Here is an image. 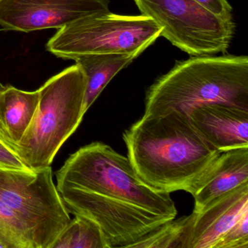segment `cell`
<instances>
[{"mask_svg": "<svg viewBox=\"0 0 248 248\" xmlns=\"http://www.w3.org/2000/svg\"><path fill=\"white\" fill-rule=\"evenodd\" d=\"M56 176L68 211L96 223L108 248H130L178 214L170 194L145 184L127 156L102 142L71 155Z\"/></svg>", "mask_w": 248, "mask_h": 248, "instance_id": "6da1fadb", "label": "cell"}, {"mask_svg": "<svg viewBox=\"0 0 248 248\" xmlns=\"http://www.w3.org/2000/svg\"><path fill=\"white\" fill-rule=\"evenodd\" d=\"M123 138L135 172L159 192H189L221 153L181 111L143 114Z\"/></svg>", "mask_w": 248, "mask_h": 248, "instance_id": "7a4b0ae2", "label": "cell"}, {"mask_svg": "<svg viewBox=\"0 0 248 248\" xmlns=\"http://www.w3.org/2000/svg\"><path fill=\"white\" fill-rule=\"evenodd\" d=\"M223 102L248 109L247 56H191L180 61L146 93L144 115L191 109Z\"/></svg>", "mask_w": 248, "mask_h": 248, "instance_id": "3957f363", "label": "cell"}, {"mask_svg": "<svg viewBox=\"0 0 248 248\" xmlns=\"http://www.w3.org/2000/svg\"><path fill=\"white\" fill-rule=\"evenodd\" d=\"M87 78L75 64L49 79L40 91L34 118L21 140L11 146L33 171L50 166L56 154L76 131L85 114Z\"/></svg>", "mask_w": 248, "mask_h": 248, "instance_id": "277c9868", "label": "cell"}, {"mask_svg": "<svg viewBox=\"0 0 248 248\" xmlns=\"http://www.w3.org/2000/svg\"><path fill=\"white\" fill-rule=\"evenodd\" d=\"M161 31L144 16L117 15L109 11L60 29L47 42L46 49L65 60L83 55L143 53L161 37Z\"/></svg>", "mask_w": 248, "mask_h": 248, "instance_id": "5b68a950", "label": "cell"}, {"mask_svg": "<svg viewBox=\"0 0 248 248\" xmlns=\"http://www.w3.org/2000/svg\"><path fill=\"white\" fill-rule=\"evenodd\" d=\"M141 15L162 29L161 37L191 56H216L230 47L233 18L223 19L194 0H133Z\"/></svg>", "mask_w": 248, "mask_h": 248, "instance_id": "8992f818", "label": "cell"}, {"mask_svg": "<svg viewBox=\"0 0 248 248\" xmlns=\"http://www.w3.org/2000/svg\"><path fill=\"white\" fill-rule=\"evenodd\" d=\"M0 200L32 231L40 248H50L71 220L50 166L37 171L0 168Z\"/></svg>", "mask_w": 248, "mask_h": 248, "instance_id": "52a82bcc", "label": "cell"}, {"mask_svg": "<svg viewBox=\"0 0 248 248\" xmlns=\"http://www.w3.org/2000/svg\"><path fill=\"white\" fill-rule=\"evenodd\" d=\"M109 11V0H0V27L26 33L60 30Z\"/></svg>", "mask_w": 248, "mask_h": 248, "instance_id": "ba28073f", "label": "cell"}, {"mask_svg": "<svg viewBox=\"0 0 248 248\" xmlns=\"http://www.w3.org/2000/svg\"><path fill=\"white\" fill-rule=\"evenodd\" d=\"M188 118L200 136L220 152L248 147V109L223 102L191 110Z\"/></svg>", "mask_w": 248, "mask_h": 248, "instance_id": "9c48e42d", "label": "cell"}, {"mask_svg": "<svg viewBox=\"0 0 248 248\" xmlns=\"http://www.w3.org/2000/svg\"><path fill=\"white\" fill-rule=\"evenodd\" d=\"M248 212V183L217 197L194 213L191 248H214L232 225Z\"/></svg>", "mask_w": 248, "mask_h": 248, "instance_id": "30bf717a", "label": "cell"}, {"mask_svg": "<svg viewBox=\"0 0 248 248\" xmlns=\"http://www.w3.org/2000/svg\"><path fill=\"white\" fill-rule=\"evenodd\" d=\"M248 183V147L221 152L189 194L198 213L217 197Z\"/></svg>", "mask_w": 248, "mask_h": 248, "instance_id": "8fae6325", "label": "cell"}, {"mask_svg": "<svg viewBox=\"0 0 248 248\" xmlns=\"http://www.w3.org/2000/svg\"><path fill=\"white\" fill-rule=\"evenodd\" d=\"M40 101V91L0 86V134L11 146L28 130Z\"/></svg>", "mask_w": 248, "mask_h": 248, "instance_id": "7c38bea8", "label": "cell"}, {"mask_svg": "<svg viewBox=\"0 0 248 248\" xmlns=\"http://www.w3.org/2000/svg\"><path fill=\"white\" fill-rule=\"evenodd\" d=\"M142 53L137 51L131 53L83 55L73 59L86 75L87 87L84 101L85 113L110 81Z\"/></svg>", "mask_w": 248, "mask_h": 248, "instance_id": "4fadbf2b", "label": "cell"}, {"mask_svg": "<svg viewBox=\"0 0 248 248\" xmlns=\"http://www.w3.org/2000/svg\"><path fill=\"white\" fill-rule=\"evenodd\" d=\"M194 213L164 223L131 248H191Z\"/></svg>", "mask_w": 248, "mask_h": 248, "instance_id": "5bb4252c", "label": "cell"}, {"mask_svg": "<svg viewBox=\"0 0 248 248\" xmlns=\"http://www.w3.org/2000/svg\"><path fill=\"white\" fill-rule=\"evenodd\" d=\"M50 248H108L99 226L80 215H74Z\"/></svg>", "mask_w": 248, "mask_h": 248, "instance_id": "9a60e30c", "label": "cell"}, {"mask_svg": "<svg viewBox=\"0 0 248 248\" xmlns=\"http://www.w3.org/2000/svg\"><path fill=\"white\" fill-rule=\"evenodd\" d=\"M0 243L5 248H40L32 231L1 200Z\"/></svg>", "mask_w": 248, "mask_h": 248, "instance_id": "2e32d148", "label": "cell"}, {"mask_svg": "<svg viewBox=\"0 0 248 248\" xmlns=\"http://www.w3.org/2000/svg\"><path fill=\"white\" fill-rule=\"evenodd\" d=\"M214 248H248V212L231 226Z\"/></svg>", "mask_w": 248, "mask_h": 248, "instance_id": "e0dca14e", "label": "cell"}, {"mask_svg": "<svg viewBox=\"0 0 248 248\" xmlns=\"http://www.w3.org/2000/svg\"><path fill=\"white\" fill-rule=\"evenodd\" d=\"M0 168L16 170L33 171L27 168L0 134Z\"/></svg>", "mask_w": 248, "mask_h": 248, "instance_id": "ac0fdd59", "label": "cell"}, {"mask_svg": "<svg viewBox=\"0 0 248 248\" xmlns=\"http://www.w3.org/2000/svg\"><path fill=\"white\" fill-rule=\"evenodd\" d=\"M197 3L223 19H232L233 18V8L228 0H194Z\"/></svg>", "mask_w": 248, "mask_h": 248, "instance_id": "d6986e66", "label": "cell"}, {"mask_svg": "<svg viewBox=\"0 0 248 248\" xmlns=\"http://www.w3.org/2000/svg\"><path fill=\"white\" fill-rule=\"evenodd\" d=\"M0 248H5V247H4L2 244L0 243Z\"/></svg>", "mask_w": 248, "mask_h": 248, "instance_id": "ffe728a7", "label": "cell"}]
</instances>
